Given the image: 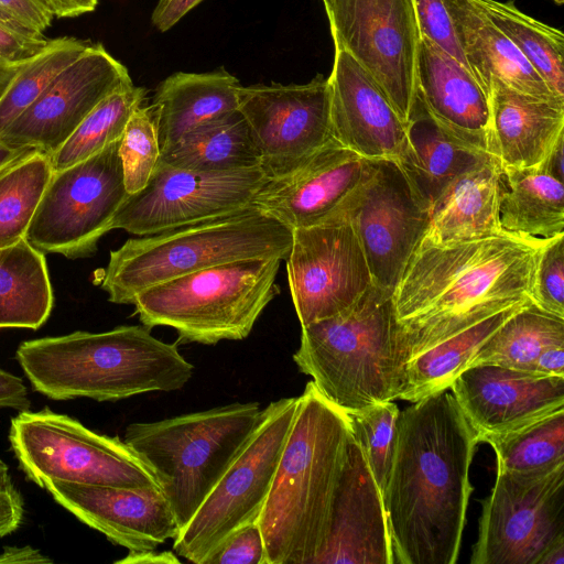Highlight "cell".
<instances>
[{
  "instance_id": "cell-1",
  "label": "cell",
  "mask_w": 564,
  "mask_h": 564,
  "mask_svg": "<svg viewBox=\"0 0 564 564\" xmlns=\"http://www.w3.org/2000/svg\"><path fill=\"white\" fill-rule=\"evenodd\" d=\"M477 434L448 389L399 412L383 501L393 564H454Z\"/></svg>"
},
{
  "instance_id": "cell-2",
  "label": "cell",
  "mask_w": 564,
  "mask_h": 564,
  "mask_svg": "<svg viewBox=\"0 0 564 564\" xmlns=\"http://www.w3.org/2000/svg\"><path fill=\"white\" fill-rule=\"evenodd\" d=\"M545 242L506 232L447 245L421 239L392 293L410 358L455 330L532 301Z\"/></svg>"
},
{
  "instance_id": "cell-3",
  "label": "cell",
  "mask_w": 564,
  "mask_h": 564,
  "mask_svg": "<svg viewBox=\"0 0 564 564\" xmlns=\"http://www.w3.org/2000/svg\"><path fill=\"white\" fill-rule=\"evenodd\" d=\"M349 437L346 413L308 381L257 520L267 564L315 563L326 542Z\"/></svg>"
},
{
  "instance_id": "cell-4",
  "label": "cell",
  "mask_w": 564,
  "mask_h": 564,
  "mask_svg": "<svg viewBox=\"0 0 564 564\" xmlns=\"http://www.w3.org/2000/svg\"><path fill=\"white\" fill-rule=\"evenodd\" d=\"M144 325L23 341L15 357L33 389L53 400L118 401L182 389L194 366Z\"/></svg>"
},
{
  "instance_id": "cell-5",
  "label": "cell",
  "mask_w": 564,
  "mask_h": 564,
  "mask_svg": "<svg viewBox=\"0 0 564 564\" xmlns=\"http://www.w3.org/2000/svg\"><path fill=\"white\" fill-rule=\"evenodd\" d=\"M391 291L372 284L339 314L302 327L293 360L344 412L399 399L411 349Z\"/></svg>"
},
{
  "instance_id": "cell-6",
  "label": "cell",
  "mask_w": 564,
  "mask_h": 564,
  "mask_svg": "<svg viewBox=\"0 0 564 564\" xmlns=\"http://www.w3.org/2000/svg\"><path fill=\"white\" fill-rule=\"evenodd\" d=\"M292 230L253 206L150 236L110 252L99 285L115 304L143 290L210 267L247 259L285 261Z\"/></svg>"
},
{
  "instance_id": "cell-7",
  "label": "cell",
  "mask_w": 564,
  "mask_h": 564,
  "mask_svg": "<svg viewBox=\"0 0 564 564\" xmlns=\"http://www.w3.org/2000/svg\"><path fill=\"white\" fill-rule=\"evenodd\" d=\"M261 412L258 402H236L127 426L123 441L155 475L180 530L243 447Z\"/></svg>"
},
{
  "instance_id": "cell-8",
  "label": "cell",
  "mask_w": 564,
  "mask_h": 564,
  "mask_svg": "<svg viewBox=\"0 0 564 564\" xmlns=\"http://www.w3.org/2000/svg\"><path fill=\"white\" fill-rule=\"evenodd\" d=\"M281 262L238 260L167 280L141 291L132 303L134 313L150 329L172 327L182 343L245 339L280 293Z\"/></svg>"
},
{
  "instance_id": "cell-9",
  "label": "cell",
  "mask_w": 564,
  "mask_h": 564,
  "mask_svg": "<svg viewBox=\"0 0 564 564\" xmlns=\"http://www.w3.org/2000/svg\"><path fill=\"white\" fill-rule=\"evenodd\" d=\"M299 397L282 398L262 409L243 447L174 538L173 550L177 555L206 564L237 530L258 520Z\"/></svg>"
},
{
  "instance_id": "cell-10",
  "label": "cell",
  "mask_w": 564,
  "mask_h": 564,
  "mask_svg": "<svg viewBox=\"0 0 564 564\" xmlns=\"http://www.w3.org/2000/svg\"><path fill=\"white\" fill-rule=\"evenodd\" d=\"M9 441L21 469L42 488L51 480L159 486L151 468L124 441L48 409L19 412L11 419Z\"/></svg>"
},
{
  "instance_id": "cell-11",
  "label": "cell",
  "mask_w": 564,
  "mask_h": 564,
  "mask_svg": "<svg viewBox=\"0 0 564 564\" xmlns=\"http://www.w3.org/2000/svg\"><path fill=\"white\" fill-rule=\"evenodd\" d=\"M121 139V138H120ZM120 139L98 153L53 172L24 239L43 254L87 258L111 230L113 217L128 196Z\"/></svg>"
},
{
  "instance_id": "cell-12",
  "label": "cell",
  "mask_w": 564,
  "mask_h": 564,
  "mask_svg": "<svg viewBox=\"0 0 564 564\" xmlns=\"http://www.w3.org/2000/svg\"><path fill=\"white\" fill-rule=\"evenodd\" d=\"M564 540V466L549 474L497 469L482 503L471 564H538Z\"/></svg>"
},
{
  "instance_id": "cell-13",
  "label": "cell",
  "mask_w": 564,
  "mask_h": 564,
  "mask_svg": "<svg viewBox=\"0 0 564 564\" xmlns=\"http://www.w3.org/2000/svg\"><path fill=\"white\" fill-rule=\"evenodd\" d=\"M334 46L379 84L408 123L416 95L420 31L411 0H332L325 9Z\"/></svg>"
},
{
  "instance_id": "cell-14",
  "label": "cell",
  "mask_w": 564,
  "mask_h": 564,
  "mask_svg": "<svg viewBox=\"0 0 564 564\" xmlns=\"http://www.w3.org/2000/svg\"><path fill=\"white\" fill-rule=\"evenodd\" d=\"M336 213L350 220L373 284L393 292L430 213L402 166L394 160H370L364 181Z\"/></svg>"
},
{
  "instance_id": "cell-15",
  "label": "cell",
  "mask_w": 564,
  "mask_h": 564,
  "mask_svg": "<svg viewBox=\"0 0 564 564\" xmlns=\"http://www.w3.org/2000/svg\"><path fill=\"white\" fill-rule=\"evenodd\" d=\"M268 177L257 166L227 172L180 169L159 160L148 184L128 194L111 229L139 237L227 215L251 206Z\"/></svg>"
},
{
  "instance_id": "cell-16",
  "label": "cell",
  "mask_w": 564,
  "mask_h": 564,
  "mask_svg": "<svg viewBox=\"0 0 564 564\" xmlns=\"http://www.w3.org/2000/svg\"><path fill=\"white\" fill-rule=\"evenodd\" d=\"M285 261L301 327L339 314L373 284L359 238L343 213L293 229Z\"/></svg>"
},
{
  "instance_id": "cell-17",
  "label": "cell",
  "mask_w": 564,
  "mask_h": 564,
  "mask_svg": "<svg viewBox=\"0 0 564 564\" xmlns=\"http://www.w3.org/2000/svg\"><path fill=\"white\" fill-rule=\"evenodd\" d=\"M238 101L268 178L290 174L333 138L323 75L301 85L240 86Z\"/></svg>"
},
{
  "instance_id": "cell-18",
  "label": "cell",
  "mask_w": 564,
  "mask_h": 564,
  "mask_svg": "<svg viewBox=\"0 0 564 564\" xmlns=\"http://www.w3.org/2000/svg\"><path fill=\"white\" fill-rule=\"evenodd\" d=\"M131 83L119 61L101 44H90L0 133V139L52 155L105 97Z\"/></svg>"
},
{
  "instance_id": "cell-19",
  "label": "cell",
  "mask_w": 564,
  "mask_h": 564,
  "mask_svg": "<svg viewBox=\"0 0 564 564\" xmlns=\"http://www.w3.org/2000/svg\"><path fill=\"white\" fill-rule=\"evenodd\" d=\"M54 500L128 551L155 550L180 527L160 486L123 487L61 480L44 484Z\"/></svg>"
},
{
  "instance_id": "cell-20",
  "label": "cell",
  "mask_w": 564,
  "mask_h": 564,
  "mask_svg": "<svg viewBox=\"0 0 564 564\" xmlns=\"http://www.w3.org/2000/svg\"><path fill=\"white\" fill-rule=\"evenodd\" d=\"M449 389L479 443L564 409V377L496 365L468 367Z\"/></svg>"
},
{
  "instance_id": "cell-21",
  "label": "cell",
  "mask_w": 564,
  "mask_h": 564,
  "mask_svg": "<svg viewBox=\"0 0 564 564\" xmlns=\"http://www.w3.org/2000/svg\"><path fill=\"white\" fill-rule=\"evenodd\" d=\"M369 161L332 138L290 174L268 178L251 206L291 230L318 224L358 188Z\"/></svg>"
},
{
  "instance_id": "cell-22",
  "label": "cell",
  "mask_w": 564,
  "mask_h": 564,
  "mask_svg": "<svg viewBox=\"0 0 564 564\" xmlns=\"http://www.w3.org/2000/svg\"><path fill=\"white\" fill-rule=\"evenodd\" d=\"M314 564H393L383 496L351 433L326 542Z\"/></svg>"
},
{
  "instance_id": "cell-23",
  "label": "cell",
  "mask_w": 564,
  "mask_h": 564,
  "mask_svg": "<svg viewBox=\"0 0 564 564\" xmlns=\"http://www.w3.org/2000/svg\"><path fill=\"white\" fill-rule=\"evenodd\" d=\"M328 80L332 137L364 159L399 162L408 147L406 123L375 78L335 46Z\"/></svg>"
},
{
  "instance_id": "cell-24",
  "label": "cell",
  "mask_w": 564,
  "mask_h": 564,
  "mask_svg": "<svg viewBox=\"0 0 564 564\" xmlns=\"http://www.w3.org/2000/svg\"><path fill=\"white\" fill-rule=\"evenodd\" d=\"M416 86L426 109L445 130L465 144L494 155L489 97L468 67L422 35Z\"/></svg>"
},
{
  "instance_id": "cell-25",
  "label": "cell",
  "mask_w": 564,
  "mask_h": 564,
  "mask_svg": "<svg viewBox=\"0 0 564 564\" xmlns=\"http://www.w3.org/2000/svg\"><path fill=\"white\" fill-rule=\"evenodd\" d=\"M494 155L502 167H541L564 139V98L529 95L501 83L490 94Z\"/></svg>"
},
{
  "instance_id": "cell-26",
  "label": "cell",
  "mask_w": 564,
  "mask_h": 564,
  "mask_svg": "<svg viewBox=\"0 0 564 564\" xmlns=\"http://www.w3.org/2000/svg\"><path fill=\"white\" fill-rule=\"evenodd\" d=\"M443 3L468 68L489 98L497 83L529 95L558 97L473 0Z\"/></svg>"
},
{
  "instance_id": "cell-27",
  "label": "cell",
  "mask_w": 564,
  "mask_h": 564,
  "mask_svg": "<svg viewBox=\"0 0 564 564\" xmlns=\"http://www.w3.org/2000/svg\"><path fill=\"white\" fill-rule=\"evenodd\" d=\"M501 164L488 158L456 177L431 205L422 239L447 245L503 234L499 224Z\"/></svg>"
},
{
  "instance_id": "cell-28",
  "label": "cell",
  "mask_w": 564,
  "mask_h": 564,
  "mask_svg": "<svg viewBox=\"0 0 564 564\" xmlns=\"http://www.w3.org/2000/svg\"><path fill=\"white\" fill-rule=\"evenodd\" d=\"M238 79L220 68L177 72L165 78L153 99L161 151L192 129L238 110Z\"/></svg>"
},
{
  "instance_id": "cell-29",
  "label": "cell",
  "mask_w": 564,
  "mask_h": 564,
  "mask_svg": "<svg viewBox=\"0 0 564 564\" xmlns=\"http://www.w3.org/2000/svg\"><path fill=\"white\" fill-rule=\"evenodd\" d=\"M408 147L398 162L429 209L460 174L494 155L471 148L445 130L416 93L406 123Z\"/></svg>"
},
{
  "instance_id": "cell-30",
  "label": "cell",
  "mask_w": 564,
  "mask_h": 564,
  "mask_svg": "<svg viewBox=\"0 0 564 564\" xmlns=\"http://www.w3.org/2000/svg\"><path fill=\"white\" fill-rule=\"evenodd\" d=\"M499 224L503 232L532 241L564 236V187L545 165L502 167Z\"/></svg>"
},
{
  "instance_id": "cell-31",
  "label": "cell",
  "mask_w": 564,
  "mask_h": 564,
  "mask_svg": "<svg viewBox=\"0 0 564 564\" xmlns=\"http://www.w3.org/2000/svg\"><path fill=\"white\" fill-rule=\"evenodd\" d=\"M531 302L507 307L455 330L413 355L406 365V383L399 399L413 403L449 389L452 382L469 367L476 354L497 329Z\"/></svg>"
},
{
  "instance_id": "cell-32",
  "label": "cell",
  "mask_w": 564,
  "mask_h": 564,
  "mask_svg": "<svg viewBox=\"0 0 564 564\" xmlns=\"http://www.w3.org/2000/svg\"><path fill=\"white\" fill-rule=\"evenodd\" d=\"M160 159L170 165L199 172L236 171L260 164L249 127L239 110L186 132L162 150Z\"/></svg>"
},
{
  "instance_id": "cell-33",
  "label": "cell",
  "mask_w": 564,
  "mask_h": 564,
  "mask_svg": "<svg viewBox=\"0 0 564 564\" xmlns=\"http://www.w3.org/2000/svg\"><path fill=\"white\" fill-rule=\"evenodd\" d=\"M53 289L45 257L25 239L0 249V328H40L50 317Z\"/></svg>"
},
{
  "instance_id": "cell-34",
  "label": "cell",
  "mask_w": 564,
  "mask_h": 564,
  "mask_svg": "<svg viewBox=\"0 0 564 564\" xmlns=\"http://www.w3.org/2000/svg\"><path fill=\"white\" fill-rule=\"evenodd\" d=\"M564 346V317L533 302L507 319L482 345L469 367L496 365L534 373L539 356L547 348Z\"/></svg>"
},
{
  "instance_id": "cell-35",
  "label": "cell",
  "mask_w": 564,
  "mask_h": 564,
  "mask_svg": "<svg viewBox=\"0 0 564 564\" xmlns=\"http://www.w3.org/2000/svg\"><path fill=\"white\" fill-rule=\"evenodd\" d=\"M511 41L551 91L564 97V35L521 12L512 2L473 0Z\"/></svg>"
},
{
  "instance_id": "cell-36",
  "label": "cell",
  "mask_w": 564,
  "mask_h": 564,
  "mask_svg": "<svg viewBox=\"0 0 564 564\" xmlns=\"http://www.w3.org/2000/svg\"><path fill=\"white\" fill-rule=\"evenodd\" d=\"M145 95L143 87L131 83L105 97L50 155L53 172L84 161L119 140L129 118L143 104Z\"/></svg>"
},
{
  "instance_id": "cell-37",
  "label": "cell",
  "mask_w": 564,
  "mask_h": 564,
  "mask_svg": "<svg viewBox=\"0 0 564 564\" xmlns=\"http://www.w3.org/2000/svg\"><path fill=\"white\" fill-rule=\"evenodd\" d=\"M497 469L523 475L549 474L564 466V409L512 432L488 437Z\"/></svg>"
},
{
  "instance_id": "cell-38",
  "label": "cell",
  "mask_w": 564,
  "mask_h": 564,
  "mask_svg": "<svg viewBox=\"0 0 564 564\" xmlns=\"http://www.w3.org/2000/svg\"><path fill=\"white\" fill-rule=\"evenodd\" d=\"M52 174L51 156L42 151L0 173V249L24 239Z\"/></svg>"
},
{
  "instance_id": "cell-39",
  "label": "cell",
  "mask_w": 564,
  "mask_h": 564,
  "mask_svg": "<svg viewBox=\"0 0 564 564\" xmlns=\"http://www.w3.org/2000/svg\"><path fill=\"white\" fill-rule=\"evenodd\" d=\"M90 44L69 36L53 39L44 51L20 66L0 98V133Z\"/></svg>"
},
{
  "instance_id": "cell-40",
  "label": "cell",
  "mask_w": 564,
  "mask_h": 564,
  "mask_svg": "<svg viewBox=\"0 0 564 564\" xmlns=\"http://www.w3.org/2000/svg\"><path fill=\"white\" fill-rule=\"evenodd\" d=\"M399 412L392 401L345 412L351 436L359 444L382 496L394 454Z\"/></svg>"
},
{
  "instance_id": "cell-41",
  "label": "cell",
  "mask_w": 564,
  "mask_h": 564,
  "mask_svg": "<svg viewBox=\"0 0 564 564\" xmlns=\"http://www.w3.org/2000/svg\"><path fill=\"white\" fill-rule=\"evenodd\" d=\"M124 186L128 194L141 191L161 158L153 105L138 107L129 118L119 143Z\"/></svg>"
},
{
  "instance_id": "cell-42",
  "label": "cell",
  "mask_w": 564,
  "mask_h": 564,
  "mask_svg": "<svg viewBox=\"0 0 564 564\" xmlns=\"http://www.w3.org/2000/svg\"><path fill=\"white\" fill-rule=\"evenodd\" d=\"M531 300L540 308L564 317V236L542 246Z\"/></svg>"
},
{
  "instance_id": "cell-43",
  "label": "cell",
  "mask_w": 564,
  "mask_h": 564,
  "mask_svg": "<svg viewBox=\"0 0 564 564\" xmlns=\"http://www.w3.org/2000/svg\"><path fill=\"white\" fill-rule=\"evenodd\" d=\"M420 34L468 67L443 0H411Z\"/></svg>"
},
{
  "instance_id": "cell-44",
  "label": "cell",
  "mask_w": 564,
  "mask_h": 564,
  "mask_svg": "<svg viewBox=\"0 0 564 564\" xmlns=\"http://www.w3.org/2000/svg\"><path fill=\"white\" fill-rule=\"evenodd\" d=\"M206 564H267L264 540L258 521L237 530Z\"/></svg>"
},
{
  "instance_id": "cell-45",
  "label": "cell",
  "mask_w": 564,
  "mask_h": 564,
  "mask_svg": "<svg viewBox=\"0 0 564 564\" xmlns=\"http://www.w3.org/2000/svg\"><path fill=\"white\" fill-rule=\"evenodd\" d=\"M51 39L0 18V65L18 68L46 48Z\"/></svg>"
},
{
  "instance_id": "cell-46",
  "label": "cell",
  "mask_w": 564,
  "mask_h": 564,
  "mask_svg": "<svg viewBox=\"0 0 564 564\" xmlns=\"http://www.w3.org/2000/svg\"><path fill=\"white\" fill-rule=\"evenodd\" d=\"M0 18L21 29L44 34L55 15L44 0H0Z\"/></svg>"
},
{
  "instance_id": "cell-47",
  "label": "cell",
  "mask_w": 564,
  "mask_h": 564,
  "mask_svg": "<svg viewBox=\"0 0 564 564\" xmlns=\"http://www.w3.org/2000/svg\"><path fill=\"white\" fill-rule=\"evenodd\" d=\"M23 517V498L13 482L0 487V538L17 531Z\"/></svg>"
},
{
  "instance_id": "cell-48",
  "label": "cell",
  "mask_w": 564,
  "mask_h": 564,
  "mask_svg": "<svg viewBox=\"0 0 564 564\" xmlns=\"http://www.w3.org/2000/svg\"><path fill=\"white\" fill-rule=\"evenodd\" d=\"M31 400L23 380L0 366V409L29 410Z\"/></svg>"
},
{
  "instance_id": "cell-49",
  "label": "cell",
  "mask_w": 564,
  "mask_h": 564,
  "mask_svg": "<svg viewBox=\"0 0 564 564\" xmlns=\"http://www.w3.org/2000/svg\"><path fill=\"white\" fill-rule=\"evenodd\" d=\"M202 1L203 0H159L152 13V24L160 32H165Z\"/></svg>"
},
{
  "instance_id": "cell-50",
  "label": "cell",
  "mask_w": 564,
  "mask_h": 564,
  "mask_svg": "<svg viewBox=\"0 0 564 564\" xmlns=\"http://www.w3.org/2000/svg\"><path fill=\"white\" fill-rule=\"evenodd\" d=\"M534 373L564 377V346L545 349L535 361Z\"/></svg>"
},
{
  "instance_id": "cell-51",
  "label": "cell",
  "mask_w": 564,
  "mask_h": 564,
  "mask_svg": "<svg viewBox=\"0 0 564 564\" xmlns=\"http://www.w3.org/2000/svg\"><path fill=\"white\" fill-rule=\"evenodd\" d=\"M52 558L30 545L6 546L0 553V564L52 563Z\"/></svg>"
},
{
  "instance_id": "cell-52",
  "label": "cell",
  "mask_w": 564,
  "mask_h": 564,
  "mask_svg": "<svg viewBox=\"0 0 564 564\" xmlns=\"http://www.w3.org/2000/svg\"><path fill=\"white\" fill-rule=\"evenodd\" d=\"M55 18H75L96 9L98 0H44Z\"/></svg>"
},
{
  "instance_id": "cell-53",
  "label": "cell",
  "mask_w": 564,
  "mask_h": 564,
  "mask_svg": "<svg viewBox=\"0 0 564 564\" xmlns=\"http://www.w3.org/2000/svg\"><path fill=\"white\" fill-rule=\"evenodd\" d=\"M118 564H177L180 558L170 551L156 552L155 550L129 551L128 554L116 561Z\"/></svg>"
},
{
  "instance_id": "cell-54",
  "label": "cell",
  "mask_w": 564,
  "mask_h": 564,
  "mask_svg": "<svg viewBox=\"0 0 564 564\" xmlns=\"http://www.w3.org/2000/svg\"><path fill=\"white\" fill-rule=\"evenodd\" d=\"M36 151L40 150L35 148L13 145L0 139V173Z\"/></svg>"
},
{
  "instance_id": "cell-55",
  "label": "cell",
  "mask_w": 564,
  "mask_h": 564,
  "mask_svg": "<svg viewBox=\"0 0 564 564\" xmlns=\"http://www.w3.org/2000/svg\"><path fill=\"white\" fill-rule=\"evenodd\" d=\"M538 564H564V540L552 545L542 555Z\"/></svg>"
},
{
  "instance_id": "cell-56",
  "label": "cell",
  "mask_w": 564,
  "mask_h": 564,
  "mask_svg": "<svg viewBox=\"0 0 564 564\" xmlns=\"http://www.w3.org/2000/svg\"><path fill=\"white\" fill-rule=\"evenodd\" d=\"M18 68H10V67H4V66L0 65V98L3 95V93L6 91L8 85L12 80V78L14 77Z\"/></svg>"
},
{
  "instance_id": "cell-57",
  "label": "cell",
  "mask_w": 564,
  "mask_h": 564,
  "mask_svg": "<svg viewBox=\"0 0 564 564\" xmlns=\"http://www.w3.org/2000/svg\"><path fill=\"white\" fill-rule=\"evenodd\" d=\"M9 466L0 458V487L11 484Z\"/></svg>"
},
{
  "instance_id": "cell-58",
  "label": "cell",
  "mask_w": 564,
  "mask_h": 564,
  "mask_svg": "<svg viewBox=\"0 0 564 564\" xmlns=\"http://www.w3.org/2000/svg\"><path fill=\"white\" fill-rule=\"evenodd\" d=\"M324 3L325 9L329 6L332 0H322Z\"/></svg>"
},
{
  "instance_id": "cell-59",
  "label": "cell",
  "mask_w": 564,
  "mask_h": 564,
  "mask_svg": "<svg viewBox=\"0 0 564 564\" xmlns=\"http://www.w3.org/2000/svg\"><path fill=\"white\" fill-rule=\"evenodd\" d=\"M556 4H562L564 0H553Z\"/></svg>"
}]
</instances>
